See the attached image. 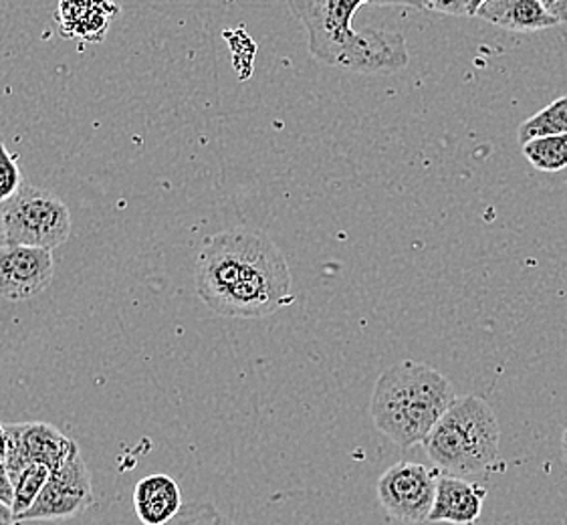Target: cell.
<instances>
[{"label": "cell", "instance_id": "cell-9", "mask_svg": "<svg viewBox=\"0 0 567 525\" xmlns=\"http://www.w3.org/2000/svg\"><path fill=\"white\" fill-rule=\"evenodd\" d=\"M55 275L53 253L34 247H0V299L27 301L43 294Z\"/></svg>", "mask_w": 567, "mask_h": 525}, {"label": "cell", "instance_id": "cell-17", "mask_svg": "<svg viewBox=\"0 0 567 525\" xmlns=\"http://www.w3.org/2000/svg\"><path fill=\"white\" fill-rule=\"evenodd\" d=\"M188 525H235L227 515L220 514L213 503L188 505Z\"/></svg>", "mask_w": 567, "mask_h": 525}, {"label": "cell", "instance_id": "cell-21", "mask_svg": "<svg viewBox=\"0 0 567 525\" xmlns=\"http://www.w3.org/2000/svg\"><path fill=\"white\" fill-rule=\"evenodd\" d=\"M7 463V429L0 424V469H4Z\"/></svg>", "mask_w": 567, "mask_h": 525}, {"label": "cell", "instance_id": "cell-6", "mask_svg": "<svg viewBox=\"0 0 567 525\" xmlns=\"http://www.w3.org/2000/svg\"><path fill=\"white\" fill-rule=\"evenodd\" d=\"M93 503L95 495L90 467L83 461L80 445H75L68 461L61 467L53 469L37 502L17 517V524L71 519L75 515L85 514L93 507Z\"/></svg>", "mask_w": 567, "mask_h": 525}, {"label": "cell", "instance_id": "cell-10", "mask_svg": "<svg viewBox=\"0 0 567 525\" xmlns=\"http://www.w3.org/2000/svg\"><path fill=\"white\" fill-rule=\"evenodd\" d=\"M487 492L463 477H439L429 524L475 525L483 514Z\"/></svg>", "mask_w": 567, "mask_h": 525}, {"label": "cell", "instance_id": "cell-2", "mask_svg": "<svg viewBox=\"0 0 567 525\" xmlns=\"http://www.w3.org/2000/svg\"><path fill=\"white\" fill-rule=\"evenodd\" d=\"M289 11L306 27L311 58L329 68L363 75H390L409 65L404 37L384 29L358 31L353 19L362 7H410L424 11L422 0H287Z\"/></svg>", "mask_w": 567, "mask_h": 525}, {"label": "cell", "instance_id": "cell-8", "mask_svg": "<svg viewBox=\"0 0 567 525\" xmlns=\"http://www.w3.org/2000/svg\"><path fill=\"white\" fill-rule=\"evenodd\" d=\"M4 429H7L4 471L9 473L11 481L33 463H41L51 469L61 467L71 455L73 446L78 445L53 424H4Z\"/></svg>", "mask_w": 567, "mask_h": 525}, {"label": "cell", "instance_id": "cell-18", "mask_svg": "<svg viewBox=\"0 0 567 525\" xmlns=\"http://www.w3.org/2000/svg\"><path fill=\"white\" fill-rule=\"evenodd\" d=\"M426 11L443 12L451 17H471L468 0H422Z\"/></svg>", "mask_w": 567, "mask_h": 525}, {"label": "cell", "instance_id": "cell-3", "mask_svg": "<svg viewBox=\"0 0 567 525\" xmlns=\"http://www.w3.org/2000/svg\"><path fill=\"white\" fill-rule=\"evenodd\" d=\"M456 399L451 380L436 368L404 360L378 378L370 414L388 441L409 449L424 443Z\"/></svg>", "mask_w": 567, "mask_h": 525}, {"label": "cell", "instance_id": "cell-25", "mask_svg": "<svg viewBox=\"0 0 567 525\" xmlns=\"http://www.w3.org/2000/svg\"><path fill=\"white\" fill-rule=\"evenodd\" d=\"M542 2H544L545 7H549L554 0H542Z\"/></svg>", "mask_w": 567, "mask_h": 525}, {"label": "cell", "instance_id": "cell-1", "mask_svg": "<svg viewBox=\"0 0 567 525\" xmlns=\"http://www.w3.org/2000/svg\"><path fill=\"white\" fill-rule=\"evenodd\" d=\"M196 291L225 318H267L293 301V277L265 233L230 229L206 240L196 265Z\"/></svg>", "mask_w": 567, "mask_h": 525}, {"label": "cell", "instance_id": "cell-19", "mask_svg": "<svg viewBox=\"0 0 567 525\" xmlns=\"http://www.w3.org/2000/svg\"><path fill=\"white\" fill-rule=\"evenodd\" d=\"M14 502V485L4 469H0V503L11 505Z\"/></svg>", "mask_w": 567, "mask_h": 525}, {"label": "cell", "instance_id": "cell-20", "mask_svg": "<svg viewBox=\"0 0 567 525\" xmlns=\"http://www.w3.org/2000/svg\"><path fill=\"white\" fill-rule=\"evenodd\" d=\"M0 525H17V517H14L11 505L0 503Z\"/></svg>", "mask_w": 567, "mask_h": 525}, {"label": "cell", "instance_id": "cell-13", "mask_svg": "<svg viewBox=\"0 0 567 525\" xmlns=\"http://www.w3.org/2000/svg\"><path fill=\"white\" fill-rule=\"evenodd\" d=\"M523 156L539 172H561L567 168V134L535 137L523 144Z\"/></svg>", "mask_w": 567, "mask_h": 525}, {"label": "cell", "instance_id": "cell-22", "mask_svg": "<svg viewBox=\"0 0 567 525\" xmlns=\"http://www.w3.org/2000/svg\"><path fill=\"white\" fill-rule=\"evenodd\" d=\"M166 525H188V512H186V507H182L181 514L176 515V517Z\"/></svg>", "mask_w": 567, "mask_h": 525}, {"label": "cell", "instance_id": "cell-23", "mask_svg": "<svg viewBox=\"0 0 567 525\" xmlns=\"http://www.w3.org/2000/svg\"><path fill=\"white\" fill-rule=\"evenodd\" d=\"M485 2H487V0H468V11H471V17H475L478 9H481Z\"/></svg>", "mask_w": 567, "mask_h": 525}, {"label": "cell", "instance_id": "cell-5", "mask_svg": "<svg viewBox=\"0 0 567 525\" xmlns=\"http://www.w3.org/2000/svg\"><path fill=\"white\" fill-rule=\"evenodd\" d=\"M0 223L4 245L53 251L71 235L68 205L51 191L27 183L0 206Z\"/></svg>", "mask_w": 567, "mask_h": 525}, {"label": "cell", "instance_id": "cell-16", "mask_svg": "<svg viewBox=\"0 0 567 525\" xmlns=\"http://www.w3.org/2000/svg\"><path fill=\"white\" fill-rule=\"evenodd\" d=\"M23 174L19 168V162L14 161L4 142L0 144V206L11 200L23 186Z\"/></svg>", "mask_w": 567, "mask_h": 525}, {"label": "cell", "instance_id": "cell-24", "mask_svg": "<svg viewBox=\"0 0 567 525\" xmlns=\"http://www.w3.org/2000/svg\"><path fill=\"white\" fill-rule=\"evenodd\" d=\"M561 455H564V461L567 463V429L564 431V436H561Z\"/></svg>", "mask_w": 567, "mask_h": 525}, {"label": "cell", "instance_id": "cell-7", "mask_svg": "<svg viewBox=\"0 0 567 525\" xmlns=\"http://www.w3.org/2000/svg\"><path fill=\"white\" fill-rule=\"evenodd\" d=\"M439 471L402 461L378 480L375 493L378 502L386 509L390 517L404 524H424L429 522V515L436 497L439 487Z\"/></svg>", "mask_w": 567, "mask_h": 525}, {"label": "cell", "instance_id": "cell-26", "mask_svg": "<svg viewBox=\"0 0 567 525\" xmlns=\"http://www.w3.org/2000/svg\"><path fill=\"white\" fill-rule=\"evenodd\" d=\"M0 144H2V134H0Z\"/></svg>", "mask_w": 567, "mask_h": 525}, {"label": "cell", "instance_id": "cell-14", "mask_svg": "<svg viewBox=\"0 0 567 525\" xmlns=\"http://www.w3.org/2000/svg\"><path fill=\"white\" fill-rule=\"evenodd\" d=\"M567 134V95L549 103L545 110L532 115L519 126V142L527 144L535 137Z\"/></svg>", "mask_w": 567, "mask_h": 525}, {"label": "cell", "instance_id": "cell-4", "mask_svg": "<svg viewBox=\"0 0 567 525\" xmlns=\"http://www.w3.org/2000/svg\"><path fill=\"white\" fill-rule=\"evenodd\" d=\"M422 445L444 475L463 480L485 475L501 459L497 414L475 394L456 399Z\"/></svg>", "mask_w": 567, "mask_h": 525}, {"label": "cell", "instance_id": "cell-11", "mask_svg": "<svg viewBox=\"0 0 567 525\" xmlns=\"http://www.w3.org/2000/svg\"><path fill=\"white\" fill-rule=\"evenodd\" d=\"M475 17L513 33H537L559 24L542 0H487Z\"/></svg>", "mask_w": 567, "mask_h": 525}, {"label": "cell", "instance_id": "cell-15", "mask_svg": "<svg viewBox=\"0 0 567 525\" xmlns=\"http://www.w3.org/2000/svg\"><path fill=\"white\" fill-rule=\"evenodd\" d=\"M53 469L41 465V463H33L29 467H24L14 480V502H12V512L14 517L23 515L39 497V493L43 492L47 481L51 477Z\"/></svg>", "mask_w": 567, "mask_h": 525}, {"label": "cell", "instance_id": "cell-12", "mask_svg": "<svg viewBox=\"0 0 567 525\" xmlns=\"http://www.w3.org/2000/svg\"><path fill=\"white\" fill-rule=\"evenodd\" d=\"M134 507L144 525H166L182 509L181 485L171 475H150L134 490Z\"/></svg>", "mask_w": 567, "mask_h": 525}]
</instances>
